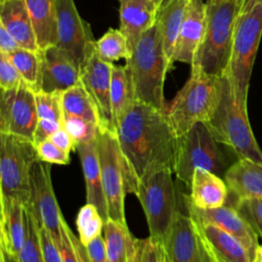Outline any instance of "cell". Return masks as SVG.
I'll list each match as a JSON object with an SVG mask.
<instances>
[{
	"label": "cell",
	"instance_id": "cell-1",
	"mask_svg": "<svg viewBox=\"0 0 262 262\" xmlns=\"http://www.w3.org/2000/svg\"><path fill=\"white\" fill-rule=\"evenodd\" d=\"M127 193L163 169H174L177 136L167 113L135 100L117 128ZM174 173V172H173Z\"/></svg>",
	"mask_w": 262,
	"mask_h": 262
},
{
	"label": "cell",
	"instance_id": "cell-2",
	"mask_svg": "<svg viewBox=\"0 0 262 262\" xmlns=\"http://www.w3.org/2000/svg\"><path fill=\"white\" fill-rule=\"evenodd\" d=\"M205 124L216 141L231 148L238 159H249L262 165V151L248 118L247 98L237 93L226 72L220 77V96L216 110Z\"/></svg>",
	"mask_w": 262,
	"mask_h": 262
},
{
	"label": "cell",
	"instance_id": "cell-3",
	"mask_svg": "<svg viewBox=\"0 0 262 262\" xmlns=\"http://www.w3.org/2000/svg\"><path fill=\"white\" fill-rule=\"evenodd\" d=\"M125 64L131 76L135 100L167 112L164 84L171 70L157 21L141 35Z\"/></svg>",
	"mask_w": 262,
	"mask_h": 262
},
{
	"label": "cell",
	"instance_id": "cell-4",
	"mask_svg": "<svg viewBox=\"0 0 262 262\" xmlns=\"http://www.w3.org/2000/svg\"><path fill=\"white\" fill-rule=\"evenodd\" d=\"M244 0H208L205 35L190 67L222 76L229 67L235 24Z\"/></svg>",
	"mask_w": 262,
	"mask_h": 262
},
{
	"label": "cell",
	"instance_id": "cell-5",
	"mask_svg": "<svg viewBox=\"0 0 262 262\" xmlns=\"http://www.w3.org/2000/svg\"><path fill=\"white\" fill-rule=\"evenodd\" d=\"M220 77L191 67L189 78L166 112L177 137L196 123L210 121L219 101Z\"/></svg>",
	"mask_w": 262,
	"mask_h": 262
},
{
	"label": "cell",
	"instance_id": "cell-6",
	"mask_svg": "<svg viewBox=\"0 0 262 262\" xmlns=\"http://www.w3.org/2000/svg\"><path fill=\"white\" fill-rule=\"evenodd\" d=\"M205 123H196L186 133L177 137L173 172L177 179L190 186L196 168L224 176L227 160Z\"/></svg>",
	"mask_w": 262,
	"mask_h": 262
},
{
	"label": "cell",
	"instance_id": "cell-7",
	"mask_svg": "<svg viewBox=\"0 0 262 262\" xmlns=\"http://www.w3.org/2000/svg\"><path fill=\"white\" fill-rule=\"evenodd\" d=\"M262 36V0L242 8L238 14L226 73L231 78L237 93L248 98L250 79L256 53Z\"/></svg>",
	"mask_w": 262,
	"mask_h": 262
},
{
	"label": "cell",
	"instance_id": "cell-8",
	"mask_svg": "<svg viewBox=\"0 0 262 262\" xmlns=\"http://www.w3.org/2000/svg\"><path fill=\"white\" fill-rule=\"evenodd\" d=\"M38 159L33 140L0 132L1 196L29 204L31 171Z\"/></svg>",
	"mask_w": 262,
	"mask_h": 262
},
{
	"label": "cell",
	"instance_id": "cell-9",
	"mask_svg": "<svg viewBox=\"0 0 262 262\" xmlns=\"http://www.w3.org/2000/svg\"><path fill=\"white\" fill-rule=\"evenodd\" d=\"M172 173L171 169H163L151 174L139 182L134 192L145 214L149 235L161 242L178 211Z\"/></svg>",
	"mask_w": 262,
	"mask_h": 262
},
{
	"label": "cell",
	"instance_id": "cell-10",
	"mask_svg": "<svg viewBox=\"0 0 262 262\" xmlns=\"http://www.w3.org/2000/svg\"><path fill=\"white\" fill-rule=\"evenodd\" d=\"M97 149L108 219L126 223V175L117 133L108 129L99 128Z\"/></svg>",
	"mask_w": 262,
	"mask_h": 262
},
{
	"label": "cell",
	"instance_id": "cell-11",
	"mask_svg": "<svg viewBox=\"0 0 262 262\" xmlns=\"http://www.w3.org/2000/svg\"><path fill=\"white\" fill-rule=\"evenodd\" d=\"M50 172L49 163L39 159L34 163L30 179V202L26 206L33 212L38 225L45 227L54 243L60 248L63 216L54 194Z\"/></svg>",
	"mask_w": 262,
	"mask_h": 262
},
{
	"label": "cell",
	"instance_id": "cell-12",
	"mask_svg": "<svg viewBox=\"0 0 262 262\" xmlns=\"http://www.w3.org/2000/svg\"><path fill=\"white\" fill-rule=\"evenodd\" d=\"M161 244L163 262H216L196 222L180 211Z\"/></svg>",
	"mask_w": 262,
	"mask_h": 262
},
{
	"label": "cell",
	"instance_id": "cell-13",
	"mask_svg": "<svg viewBox=\"0 0 262 262\" xmlns=\"http://www.w3.org/2000/svg\"><path fill=\"white\" fill-rule=\"evenodd\" d=\"M38 120L36 92L24 80L17 88L1 90L0 132L33 140Z\"/></svg>",
	"mask_w": 262,
	"mask_h": 262
},
{
	"label": "cell",
	"instance_id": "cell-14",
	"mask_svg": "<svg viewBox=\"0 0 262 262\" xmlns=\"http://www.w3.org/2000/svg\"><path fill=\"white\" fill-rule=\"evenodd\" d=\"M55 45L81 66L96 41L91 27L80 16L74 0H55Z\"/></svg>",
	"mask_w": 262,
	"mask_h": 262
},
{
	"label": "cell",
	"instance_id": "cell-15",
	"mask_svg": "<svg viewBox=\"0 0 262 262\" xmlns=\"http://www.w3.org/2000/svg\"><path fill=\"white\" fill-rule=\"evenodd\" d=\"M113 64L101 60L97 56L94 44L80 66V79L97 108L99 128L116 132L111 105Z\"/></svg>",
	"mask_w": 262,
	"mask_h": 262
},
{
	"label": "cell",
	"instance_id": "cell-16",
	"mask_svg": "<svg viewBox=\"0 0 262 262\" xmlns=\"http://www.w3.org/2000/svg\"><path fill=\"white\" fill-rule=\"evenodd\" d=\"M182 201L187 215L198 222L212 223L232 234L247 248L254 262L257 250L260 246L258 235L247 220L236 211V209L232 206L224 205L217 209L202 210L190 203L187 194H182Z\"/></svg>",
	"mask_w": 262,
	"mask_h": 262
},
{
	"label": "cell",
	"instance_id": "cell-17",
	"mask_svg": "<svg viewBox=\"0 0 262 262\" xmlns=\"http://www.w3.org/2000/svg\"><path fill=\"white\" fill-rule=\"evenodd\" d=\"M81 82L80 66L56 45L41 50V90L64 92Z\"/></svg>",
	"mask_w": 262,
	"mask_h": 262
},
{
	"label": "cell",
	"instance_id": "cell-18",
	"mask_svg": "<svg viewBox=\"0 0 262 262\" xmlns=\"http://www.w3.org/2000/svg\"><path fill=\"white\" fill-rule=\"evenodd\" d=\"M208 0H190L180 28L173 63L192 64L205 35Z\"/></svg>",
	"mask_w": 262,
	"mask_h": 262
},
{
	"label": "cell",
	"instance_id": "cell-19",
	"mask_svg": "<svg viewBox=\"0 0 262 262\" xmlns=\"http://www.w3.org/2000/svg\"><path fill=\"white\" fill-rule=\"evenodd\" d=\"M120 30L128 40L130 51L141 35L155 26L163 0H119Z\"/></svg>",
	"mask_w": 262,
	"mask_h": 262
},
{
	"label": "cell",
	"instance_id": "cell-20",
	"mask_svg": "<svg viewBox=\"0 0 262 262\" xmlns=\"http://www.w3.org/2000/svg\"><path fill=\"white\" fill-rule=\"evenodd\" d=\"M0 25L21 48L41 50L25 0H0Z\"/></svg>",
	"mask_w": 262,
	"mask_h": 262
},
{
	"label": "cell",
	"instance_id": "cell-21",
	"mask_svg": "<svg viewBox=\"0 0 262 262\" xmlns=\"http://www.w3.org/2000/svg\"><path fill=\"white\" fill-rule=\"evenodd\" d=\"M76 149L79 154L83 174L86 183V199L88 204L94 205L103 222L108 219L106 199L103 190L100 163L97 149V139L89 143H83L76 145Z\"/></svg>",
	"mask_w": 262,
	"mask_h": 262
},
{
	"label": "cell",
	"instance_id": "cell-22",
	"mask_svg": "<svg viewBox=\"0 0 262 262\" xmlns=\"http://www.w3.org/2000/svg\"><path fill=\"white\" fill-rule=\"evenodd\" d=\"M0 204V248L17 256L26 237V205L7 196H1Z\"/></svg>",
	"mask_w": 262,
	"mask_h": 262
},
{
	"label": "cell",
	"instance_id": "cell-23",
	"mask_svg": "<svg viewBox=\"0 0 262 262\" xmlns=\"http://www.w3.org/2000/svg\"><path fill=\"white\" fill-rule=\"evenodd\" d=\"M189 187L188 200L194 207L202 210L224 206L229 194L225 181L217 174L203 168L194 170Z\"/></svg>",
	"mask_w": 262,
	"mask_h": 262
},
{
	"label": "cell",
	"instance_id": "cell-24",
	"mask_svg": "<svg viewBox=\"0 0 262 262\" xmlns=\"http://www.w3.org/2000/svg\"><path fill=\"white\" fill-rule=\"evenodd\" d=\"M224 181L234 200L262 198V165L249 159H238L228 167Z\"/></svg>",
	"mask_w": 262,
	"mask_h": 262
},
{
	"label": "cell",
	"instance_id": "cell-25",
	"mask_svg": "<svg viewBox=\"0 0 262 262\" xmlns=\"http://www.w3.org/2000/svg\"><path fill=\"white\" fill-rule=\"evenodd\" d=\"M195 222L216 262H253L247 248L232 234L212 223Z\"/></svg>",
	"mask_w": 262,
	"mask_h": 262
},
{
	"label": "cell",
	"instance_id": "cell-26",
	"mask_svg": "<svg viewBox=\"0 0 262 262\" xmlns=\"http://www.w3.org/2000/svg\"><path fill=\"white\" fill-rule=\"evenodd\" d=\"M189 1L190 0H165L158 13L157 25L162 36L163 46L170 70H172L174 66L173 55Z\"/></svg>",
	"mask_w": 262,
	"mask_h": 262
},
{
	"label": "cell",
	"instance_id": "cell-27",
	"mask_svg": "<svg viewBox=\"0 0 262 262\" xmlns=\"http://www.w3.org/2000/svg\"><path fill=\"white\" fill-rule=\"evenodd\" d=\"M103 239L110 262H133L137 238L130 232L127 223L107 219L103 225Z\"/></svg>",
	"mask_w": 262,
	"mask_h": 262
},
{
	"label": "cell",
	"instance_id": "cell-28",
	"mask_svg": "<svg viewBox=\"0 0 262 262\" xmlns=\"http://www.w3.org/2000/svg\"><path fill=\"white\" fill-rule=\"evenodd\" d=\"M35 29L39 48L55 45L56 8L55 0H25Z\"/></svg>",
	"mask_w": 262,
	"mask_h": 262
},
{
	"label": "cell",
	"instance_id": "cell-29",
	"mask_svg": "<svg viewBox=\"0 0 262 262\" xmlns=\"http://www.w3.org/2000/svg\"><path fill=\"white\" fill-rule=\"evenodd\" d=\"M134 101V89L127 66H116L114 63L111 79V105L116 131Z\"/></svg>",
	"mask_w": 262,
	"mask_h": 262
},
{
	"label": "cell",
	"instance_id": "cell-30",
	"mask_svg": "<svg viewBox=\"0 0 262 262\" xmlns=\"http://www.w3.org/2000/svg\"><path fill=\"white\" fill-rule=\"evenodd\" d=\"M63 114L85 119L98 124L97 108L82 82L62 92Z\"/></svg>",
	"mask_w": 262,
	"mask_h": 262
},
{
	"label": "cell",
	"instance_id": "cell-31",
	"mask_svg": "<svg viewBox=\"0 0 262 262\" xmlns=\"http://www.w3.org/2000/svg\"><path fill=\"white\" fill-rule=\"evenodd\" d=\"M23 80L35 91L41 90V50L18 48L7 54Z\"/></svg>",
	"mask_w": 262,
	"mask_h": 262
},
{
	"label": "cell",
	"instance_id": "cell-32",
	"mask_svg": "<svg viewBox=\"0 0 262 262\" xmlns=\"http://www.w3.org/2000/svg\"><path fill=\"white\" fill-rule=\"evenodd\" d=\"M95 51L101 60L110 63L122 58L127 61L131 56L128 40L120 29L110 28L95 41Z\"/></svg>",
	"mask_w": 262,
	"mask_h": 262
},
{
	"label": "cell",
	"instance_id": "cell-33",
	"mask_svg": "<svg viewBox=\"0 0 262 262\" xmlns=\"http://www.w3.org/2000/svg\"><path fill=\"white\" fill-rule=\"evenodd\" d=\"M26 237L23 247L16 256L18 262H44L39 225L33 212L26 206Z\"/></svg>",
	"mask_w": 262,
	"mask_h": 262
},
{
	"label": "cell",
	"instance_id": "cell-34",
	"mask_svg": "<svg viewBox=\"0 0 262 262\" xmlns=\"http://www.w3.org/2000/svg\"><path fill=\"white\" fill-rule=\"evenodd\" d=\"M76 225L79 232V238L86 247L101 234L104 222L97 208L94 205L87 203L79 210Z\"/></svg>",
	"mask_w": 262,
	"mask_h": 262
},
{
	"label": "cell",
	"instance_id": "cell-35",
	"mask_svg": "<svg viewBox=\"0 0 262 262\" xmlns=\"http://www.w3.org/2000/svg\"><path fill=\"white\" fill-rule=\"evenodd\" d=\"M62 126L72 136L75 145L89 143L95 141L98 138V124L87 121L85 119L64 115Z\"/></svg>",
	"mask_w": 262,
	"mask_h": 262
},
{
	"label": "cell",
	"instance_id": "cell-36",
	"mask_svg": "<svg viewBox=\"0 0 262 262\" xmlns=\"http://www.w3.org/2000/svg\"><path fill=\"white\" fill-rule=\"evenodd\" d=\"M36 105L39 119L50 120L62 125V92H36Z\"/></svg>",
	"mask_w": 262,
	"mask_h": 262
},
{
	"label": "cell",
	"instance_id": "cell-37",
	"mask_svg": "<svg viewBox=\"0 0 262 262\" xmlns=\"http://www.w3.org/2000/svg\"><path fill=\"white\" fill-rule=\"evenodd\" d=\"M62 244L59 248L63 262H90L87 248L81 243L72 229L69 227L64 218L61 222Z\"/></svg>",
	"mask_w": 262,
	"mask_h": 262
},
{
	"label": "cell",
	"instance_id": "cell-38",
	"mask_svg": "<svg viewBox=\"0 0 262 262\" xmlns=\"http://www.w3.org/2000/svg\"><path fill=\"white\" fill-rule=\"evenodd\" d=\"M232 207L247 220L258 237L262 239V198L234 200Z\"/></svg>",
	"mask_w": 262,
	"mask_h": 262
},
{
	"label": "cell",
	"instance_id": "cell-39",
	"mask_svg": "<svg viewBox=\"0 0 262 262\" xmlns=\"http://www.w3.org/2000/svg\"><path fill=\"white\" fill-rule=\"evenodd\" d=\"M133 262H163L161 242L150 235L146 238H137Z\"/></svg>",
	"mask_w": 262,
	"mask_h": 262
},
{
	"label": "cell",
	"instance_id": "cell-40",
	"mask_svg": "<svg viewBox=\"0 0 262 262\" xmlns=\"http://www.w3.org/2000/svg\"><path fill=\"white\" fill-rule=\"evenodd\" d=\"M35 145L38 158L43 162L57 165H68L71 162L70 154L56 146L49 139Z\"/></svg>",
	"mask_w": 262,
	"mask_h": 262
},
{
	"label": "cell",
	"instance_id": "cell-41",
	"mask_svg": "<svg viewBox=\"0 0 262 262\" xmlns=\"http://www.w3.org/2000/svg\"><path fill=\"white\" fill-rule=\"evenodd\" d=\"M23 78L7 54L0 52V87L1 90L17 88Z\"/></svg>",
	"mask_w": 262,
	"mask_h": 262
},
{
	"label": "cell",
	"instance_id": "cell-42",
	"mask_svg": "<svg viewBox=\"0 0 262 262\" xmlns=\"http://www.w3.org/2000/svg\"><path fill=\"white\" fill-rule=\"evenodd\" d=\"M39 232L44 256V262H63L60 250L54 243L53 238L51 237L47 229L39 225Z\"/></svg>",
	"mask_w": 262,
	"mask_h": 262
},
{
	"label": "cell",
	"instance_id": "cell-43",
	"mask_svg": "<svg viewBox=\"0 0 262 262\" xmlns=\"http://www.w3.org/2000/svg\"><path fill=\"white\" fill-rule=\"evenodd\" d=\"M63 126L57 122H53L50 120L39 119L36 130L33 135V142L38 144L42 141H45L51 137L53 133L62 128Z\"/></svg>",
	"mask_w": 262,
	"mask_h": 262
},
{
	"label": "cell",
	"instance_id": "cell-44",
	"mask_svg": "<svg viewBox=\"0 0 262 262\" xmlns=\"http://www.w3.org/2000/svg\"><path fill=\"white\" fill-rule=\"evenodd\" d=\"M90 262H110L107 259L103 235L97 236L88 246H86Z\"/></svg>",
	"mask_w": 262,
	"mask_h": 262
},
{
	"label": "cell",
	"instance_id": "cell-45",
	"mask_svg": "<svg viewBox=\"0 0 262 262\" xmlns=\"http://www.w3.org/2000/svg\"><path fill=\"white\" fill-rule=\"evenodd\" d=\"M50 141H52L56 146L61 148L62 150L67 152H71L73 149H76L75 142L72 138V136L69 134V132L62 127L59 130H57L55 133L51 135L49 138Z\"/></svg>",
	"mask_w": 262,
	"mask_h": 262
},
{
	"label": "cell",
	"instance_id": "cell-46",
	"mask_svg": "<svg viewBox=\"0 0 262 262\" xmlns=\"http://www.w3.org/2000/svg\"><path fill=\"white\" fill-rule=\"evenodd\" d=\"M18 48H20L18 43L6 31V29L0 25V52L9 54Z\"/></svg>",
	"mask_w": 262,
	"mask_h": 262
},
{
	"label": "cell",
	"instance_id": "cell-47",
	"mask_svg": "<svg viewBox=\"0 0 262 262\" xmlns=\"http://www.w3.org/2000/svg\"><path fill=\"white\" fill-rule=\"evenodd\" d=\"M0 258L1 262H18L16 256L9 254L2 248H0Z\"/></svg>",
	"mask_w": 262,
	"mask_h": 262
},
{
	"label": "cell",
	"instance_id": "cell-48",
	"mask_svg": "<svg viewBox=\"0 0 262 262\" xmlns=\"http://www.w3.org/2000/svg\"><path fill=\"white\" fill-rule=\"evenodd\" d=\"M254 262H262V243L260 244V246L257 250V254H256V258H255Z\"/></svg>",
	"mask_w": 262,
	"mask_h": 262
},
{
	"label": "cell",
	"instance_id": "cell-49",
	"mask_svg": "<svg viewBox=\"0 0 262 262\" xmlns=\"http://www.w3.org/2000/svg\"><path fill=\"white\" fill-rule=\"evenodd\" d=\"M256 1H257V0H244L242 8H246V7H249V6H251L253 3H255Z\"/></svg>",
	"mask_w": 262,
	"mask_h": 262
},
{
	"label": "cell",
	"instance_id": "cell-50",
	"mask_svg": "<svg viewBox=\"0 0 262 262\" xmlns=\"http://www.w3.org/2000/svg\"><path fill=\"white\" fill-rule=\"evenodd\" d=\"M163 1H165V0H163Z\"/></svg>",
	"mask_w": 262,
	"mask_h": 262
}]
</instances>
